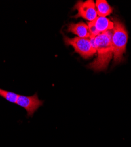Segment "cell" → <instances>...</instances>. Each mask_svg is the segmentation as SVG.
<instances>
[{
	"label": "cell",
	"mask_w": 131,
	"mask_h": 147,
	"mask_svg": "<svg viewBox=\"0 0 131 147\" xmlns=\"http://www.w3.org/2000/svg\"><path fill=\"white\" fill-rule=\"evenodd\" d=\"M114 27L112 35V46L114 61L119 63L124 59L128 42V32L124 24L117 20H114Z\"/></svg>",
	"instance_id": "obj_2"
},
{
	"label": "cell",
	"mask_w": 131,
	"mask_h": 147,
	"mask_svg": "<svg viewBox=\"0 0 131 147\" xmlns=\"http://www.w3.org/2000/svg\"><path fill=\"white\" fill-rule=\"evenodd\" d=\"M88 26L90 37H95L100 34L113 30L114 23L106 17H97L94 21L88 22Z\"/></svg>",
	"instance_id": "obj_4"
},
{
	"label": "cell",
	"mask_w": 131,
	"mask_h": 147,
	"mask_svg": "<svg viewBox=\"0 0 131 147\" xmlns=\"http://www.w3.org/2000/svg\"><path fill=\"white\" fill-rule=\"evenodd\" d=\"M96 9L99 17H106L112 13V8L105 0H97Z\"/></svg>",
	"instance_id": "obj_8"
},
{
	"label": "cell",
	"mask_w": 131,
	"mask_h": 147,
	"mask_svg": "<svg viewBox=\"0 0 131 147\" xmlns=\"http://www.w3.org/2000/svg\"><path fill=\"white\" fill-rule=\"evenodd\" d=\"M74 8L78 11L77 14L75 16V18L83 17L89 22H92L97 18L96 5L92 0H88L85 2L78 1Z\"/></svg>",
	"instance_id": "obj_5"
},
{
	"label": "cell",
	"mask_w": 131,
	"mask_h": 147,
	"mask_svg": "<svg viewBox=\"0 0 131 147\" xmlns=\"http://www.w3.org/2000/svg\"><path fill=\"white\" fill-rule=\"evenodd\" d=\"M0 96L4 98L5 100L8 101L9 102L17 104L19 95L15 94L14 92H11L10 91L0 89Z\"/></svg>",
	"instance_id": "obj_9"
},
{
	"label": "cell",
	"mask_w": 131,
	"mask_h": 147,
	"mask_svg": "<svg viewBox=\"0 0 131 147\" xmlns=\"http://www.w3.org/2000/svg\"><path fill=\"white\" fill-rule=\"evenodd\" d=\"M67 31L77 35L79 38H88L90 37L88 26L83 22L77 24L71 23L68 26Z\"/></svg>",
	"instance_id": "obj_7"
},
{
	"label": "cell",
	"mask_w": 131,
	"mask_h": 147,
	"mask_svg": "<svg viewBox=\"0 0 131 147\" xmlns=\"http://www.w3.org/2000/svg\"><path fill=\"white\" fill-rule=\"evenodd\" d=\"M17 104L26 109L29 116H32L43 102L39 99L37 94H35L31 96L19 95Z\"/></svg>",
	"instance_id": "obj_6"
},
{
	"label": "cell",
	"mask_w": 131,
	"mask_h": 147,
	"mask_svg": "<svg viewBox=\"0 0 131 147\" xmlns=\"http://www.w3.org/2000/svg\"><path fill=\"white\" fill-rule=\"evenodd\" d=\"M64 41L67 45L72 46L75 49V51L85 59L92 57L96 53V50L88 38L79 37L70 38L64 35Z\"/></svg>",
	"instance_id": "obj_3"
},
{
	"label": "cell",
	"mask_w": 131,
	"mask_h": 147,
	"mask_svg": "<svg viewBox=\"0 0 131 147\" xmlns=\"http://www.w3.org/2000/svg\"><path fill=\"white\" fill-rule=\"evenodd\" d=\"M112 35V32L110 30L95 37H90L92 44L98 51V57L88 65L89 68L95 71H102L108 67L113 54Z\"/></svg>",
	"instance_id": "obj_1"
}]
</instances>
